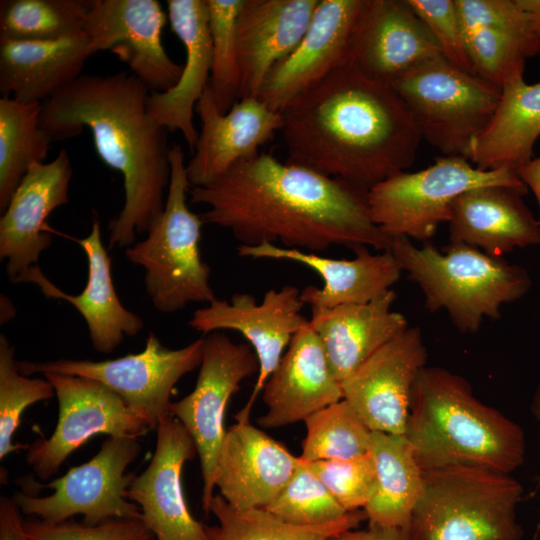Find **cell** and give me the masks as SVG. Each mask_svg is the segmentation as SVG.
I'll return each instance as SVG.
<instances>
[{
  "mask_svg": "<svg viewBox=\"0 0 540 540\" xmlns=\"http://www.w3.org/2000/svg\"><path fill=\"white\" fill-rule=\"evenodd\" d=\"M72 165L62 149L49 163L29 168L0 218V259L7 260L10 282L19 283L40 254L52 244L45 229L48 216L69 203Z\"/></svg>",
  "mask_w": 540,
  "mask_h": 540,
  "instance_id": "20",
  "label": "cell"
},
{
  "mask_svg": "<svg viewBox=\"0 0 540 540\" xmlns=\"http://www.w3.org/2000/svg\"><path fill=\"white\" fill-rule=\"evenodd\" d=\"M90 0H2L0 38L49 41L84 33Z\"/></svg>",
  "mask_w": 540,
  "mask_h": 540,
  "instance_id": "34",
  "label": "cell"
},
{
  "mask_svg": "<svg viewBox=\"0 0 540 540\" xmlns=\"http://www.w3.org/2000/svg\"><path fill=\"white\" fill-rule=\"evenodd\" d=\"M195 111L201 130L193 157L186 164L191 187L207 185L238 162L259 153V148L283 125L281 113L271 110L258 97L239 99L222 114L209 84Z\"/></svg>",
  "mask_w": 540,
  "mask_h": 540,
  "instance_id": "21",
  "label": "cell"
},
{
  "mask_svg": "<svg viewBox=\"0 0 540 540\" xmlns=\"http://www.w3.org/2000/svg\"><path fill=\"white\" fill-rule=\"evenodd\" d=\"M24 530L32 540H153L142 518H114L97 524L72 519L48 523L24 520Z\"/></svg>",
  "mask_w": 540,
  "mask_h": 540,
  "instance_id": "42",
  "label": "cell"
},
{
  "mask_svg": "<svg viewBox=\"0 0 540 540\" xmlns=\"http://www.w3.org/2000/svg\"><path fill=\"white\" fill-rule=\"evenodd\" d=\"M540 137V82L526 83L523 73L502 86L496 110L465 155L473 166L489 171L517 170L533 158Z\"/></svg>",
  "mask_w": 540,
  "mask_h": 540,
  "instance_id": "31",
  "label": "cell"
},
{
  "mask_svg": "<svg viewBox=\"0 0 540 540\" xmlns=\"http://www.w3.org/2000/svg\"><path fill=\"white\" fill-rule=\"evenodd\" d=\"M94 53L84 33L58 40L0 38V93L21 103H43L82 75Z\"/></svg>",
  "mask_w": 540,
  "mask_h": 540,
  "instance_id": "30",
  "label": "cell"
},
{
  "mask_svg": "<svg viewBox=\"0 0 540 540\" xmlns=\"http://www.w3.org/2000/svg\"><path fill=\"white\" fill-rule=\"evenodd\" d=\"M150 463L135 475L126 498L137 504L155 540H209L207 525L190 512L184 496L182 470L198 455L193 438L172 415L156 427Z\"/></svg>",
  "mask_w": 540,
  "mask_h": 540,
  "instance_id": "18",
  "label": "cell"
},
{
  "mask_svg": "<svg viewBox=\"0 0 540 540\" xmlns=\"http://www.w3.org/2000/svg\"><path fill=\"white\" fill-rule=\"evenodd\" d=\"M475 75L499 90L516 73H524L527 58L540 53V36H523L479 28L464 33Z\"/></svg>",
  "mask_w": 540,
  "mask_h": 540,
  "instance_id": "39",
  "label": "cell"
},
{
  "mask_svg": "<svg viewBox=\"0 0 540 540\" xmlns=\"http://www.w3.org/2000/svg\"><path fill=\"white\" fill-rule=\"evenodd\" d=\"M301 291L293 285L265 292L260 304L248 293H236L230 301L215 299L196 310L188 325L208 335L232 330L240 333L258 360L257 378L244 407L234 415L236 421L250 420V413L268 378L278 366L283 351L293 336L309 323L301 311Z\"/></svg>",
  "mask_w": 540,
  "mask_h": 540,
  "instance_id": "14",
  "label": "cell"
},
{
  "mask_svg": "<svg viewBox=\"0 0 540 540\" xmlns=\"http://www.w3.org/2000/svg\"><path fill=\"white\" fill-rule=\"evenodd\" d=\"M395 299L390 289L367 303L311 309L309 323L340 382L409 327L405 316L392 310Z\"/></svg>",
  "mask_w": 540,
  "mask_h": 540,
  "instance_id": "29",
  "label": "cell"
},
{
  "mask_svg": "<svg viewBox=\"0 0 540 540\" xmlns=\"http://www.w3.org/2000/svg\"><path fill=\"white\" fill-rule=\"evenodd\" d=\"M188 193L190 203L207 206L204 223L228 229L240 245L386 251L392 240L371 220L366 191L270 153L244 159Z\"/></svg>",
  "mask_w": 540,
  "mask_h": 540,
  "instance_id": "1",
  "label": "cell"
},
{
  "mask_svg": "<svg viewBox=\"0 0 540 540\" xmlns=\"http://www.w3.org/2000/svg\"><path fill=\"white\" fill-rule=\"evenodd\" d=\"M41 103L0 99V211L31 166L43 163L53 138L40 125Z\"/></svg>",
  "mask_w": 540,
  "mask_h": 540,
  "instance_id": "33",
  "label": "cell"
},
{
  "mask_svg": "<svg viewBox=\"0 0 540 540\" xmlns=\"http://www.w3.org/2000/svg\"><path fill=\"white\" fill-rule=\"evenodd\" d=\"M305 463L348 512L364 509L374 495L376 470L370 451L352 459Z\"/></svg>",
  "mask_w": 540,
  "mask_h": 540,
  "instance_id": "41",
  "label": "cell"
},
{
  "mask_svg": "<svg viewBox=\"0 0 540 540\" xmlns=\"http://www.w3.org/2000/svg\"><path fill=\"white\" fill-rule=\"evenodd\" d=\"M531 410H532L534 416L538 420H540V385L537 387V389L535 391L533 401H532V405H531Z\"/></svg>",
  "mask_w": 540,
  "mask_h": 540,
  "instance_id": "49",
  "label": "cell"
},
{
  "mask_svg": "<svg viewBox=\"0 0 540 540\" xmlns=\"http://www.w3.org/2000/svg\"><path fill=\"white\" fill-rule=\"evenodd\" d=\"M166 22L157 0H90L84 32L94 54L111 51L150 92L162 93L177 84L183 68L162 44Z\"/></svg>",
  "mask_w": 540,
  "mask_h": 540,
  "instance_id": "15",
  "label": "cell"
},
{
  "mask_svg": "<svg viewBox=\"0 0 540 540\" xmlns=\"http://www.w3.org/2000/svg\"><path fill=\"white\" fill-rule=\"evenodd\" d=\"M523 487L510 474L472 467L423 471L410 525L415 540H522Z\"/></svg>",
  "mask_w": 540,
  "mask_h": 540,
  "instance_id": "6",
  "label": "cell"
},
{
  "mask_svg": "<svg viewBox=\"0 0 540 540\" xmlns=\"http://www.w3.org/2000/svg\"><path fill=\"white\" fill-rule=\"evenodd\" d=\"M218 524L207 525L209 540H329L353 529L347 525L304 527L288 523L264 508L240 510L218 493L210 505Z\"/></svg>",
  "mask_w": 540,
  "mask_h": 540,
  "instance_id": "37",
  "label": "cell"
},
{
  "mask_svg": "<svg viewBox=\"0 0 540 540\" xmlns=\"http://www.w3.org/2000/svg\"><path fill=\"white\" fill-rule=\"evenodd\" d=\"M85 252L88 277L84 290L69 295L54 285L38 265L32 266L22 282L36 284L47 298L63 299L73 305L85 320L91 344L100 353L113 352L126 336L137 335L144 327L141 317L121 303L114 288L111 258L102 242L101 225L94 211L90 233L75 240Z\"/></svg>",
  "mask_w": 540,
  "mask_h": 540,
  "instance_id": "27",
  "label": "cell"
},
{
  "mask_svg": "<svg viewBox=\"0 0 540 540\" xmlns=\"http://www.w3.org/2000/svg\"><path fill=\"white\" fill-rule=\"evenodd\" d=\"M171 174L162 213L142 241L125 249L126 258L144 268L146 293L156 310L174 313L189 303H211L210 267L200 252L201 215L192 212L186 194L191 187L182 147L170 149Z\"/></svg>",
  "mask_w": 540,
  "mask_h": 540,
  "instance_id": "7",
  "label": "cell"
},
{
  "mask_svg": "<svg viewBox=\"0 0 540 540\" xmlns=\"http://www.w3.org/2000/svg\"><path fill=\"white\" fill-rule=\"evenodd\" d=\"M264 509L288 523L304 527L347 525L355 529L366 520L363 509L346 511L304 461L277 498Z\"/></svg>",
  "mask_w": 540,
  "mask_h": 540,
  "instance_id": "35",
  "label": "cell"
},
{
  "mask_svg": "<svg viewBox=\"0 0 540 540\" xmlns=\"http://www.w3.org/2000/svg\"><path fill=\"white\" fill-rule=\"evenodd\" d=\"M518 3L528 14L534 32L540 36V0H518Z\"/></svg>",
  "mask_w": 540,
  "mask_h": 540,
  "instance_id": "48",
  "label": "cell"
},
{
  "mask_svg": "<svg viewBox=\"0 0 540 540\" xmlns=\"http://www.w3.org/2000/svg\"><path fill=\"white\" fill-rule=\"evenodd\" d=\"M441 56L433 35L407 0H364L348 60L361 74L392 85Z\"/></svg>",
  "mask_w": 540,
  "mask_h": 540,
  "instance_id": "19",
  "label": "cell"
},
{
  "mask_svg": "<svg viewBox=\"0 0 540 540\" xmlns=\"http://www.w3.org/2000/svg\"><path fill=\"white\" fill-rule=\"evenodd\" d=\"M463 32L479 28L497 29L523 36L534 32L518 0H454Z\"/></svg>",
  "mask_w": 540,
  "mask_h": 540,
  "instance_id": "44",
  "label": "cell"
},
{
  "mask_svg": "<svg viewBox=\"0 0 540 540\" xmlns=\"http://www.w3.org/2000/svg\"><path fill=\"white\" fill-rule=\"evenodd\" d=\"M262 399L267 410L257 422L269 429L305 421L343 399L341 382L310 323L291 339L262 390Z\"/></svg>",
  "mask_w": 540,
  "mask_h": 540,
  "instance_id": "23",
  "label": "cell"
},
{
  "mask_svg": "<svg viewBox=\"0 0 540 540\" xmlns=\"http://www.w3.org/2000/svg\"><path fill=\"white\" fill-rule=\"evenodd\" d=\"M171 30L185 47L186 60L177 84L166 92H151L148 114L168 131H180L191 151L198 132L193 116L210 81L212 47L207 0H168Z\"/></svg>",
  "mask_w": 540,
  "mask_h": 540,
  "instance_id": "26",
  "label": "cell"
},
{
  "mask_svg": "<svg viewBox=\"0 0 540 540\" xmlns=\"http://www.w3.org/2000/svg\"><path fill=\"white\" fill-rule=\"evenodd\" d=\"M203 338L185 347L170 349L150 333L144 349L103 361L57 359L45 362L21 360L17 368L23 375L60 373L96 380L141 415L152 429L170 415L175 385L200 366Z\"/></svg>",
  "mask_w": 540,
  "mask_h": 540,
  "instance_id": "11",
  "label": "cell"
},
{
  "mask_svg": "<svg viewBox=\"0 0 540 540\" xmlns=\"http://www.w3.org/2000/svg\"><path fill=\"white\" fill-rule=\"evenodd\" d=\"M255 352L248 343H235L221 331L203 337L202 360L194 389L172 402L170 415L193 438L203 480L202 509L210 515L214 497V473L226 429L224 417L231 397L243 380L258 373Z\"/></svg>",
  "mask_w": 540,
  "mask_h": 540,
  "instance_id": "12",
  "label": "cell"
},
{
  "mask_svg": "<svg viewBox=\"0 0 540 540\" xmlns=\"http://www.w3.org/2000/svg\"><path fill=\"white\" fill-rule=\"evenodd\" d=\"M242 4L243 0H207L212 47L209 85L222 114H226L239 98L236 25Z\"/></svg>",
  "mask_w": 540,
  "mask_h": 540,
  "instance_id": "38",
  "label": "cell"
},
{
  "mask_svg": "<svg viewBox=\"0 0 540 540\" xmlns=\"http://www.w3.org/2000/svg\"><path fill=\"white\" fill-rule=\"evenodd\" d=\"M516 173L527 188L535 195L539 207L540 224V156L532 158L529 162L519 167Z\"/></svg>",
  "mask_w": 540,
  "mask_h": 540,
  "instance_id": "47",
  "label": "cell"
},
{
  "mask_svg": "<svg viewBox=\"0 0 540 540\" xmlns=\"http://www.w3.org/2000/svg\"><path fill=\"white\" fill-rule=\"evenodd\" d=\"M236 251L240 257L288 260L315 271L323 286L309 285L300 294L311 309L367 303L390 290L403 271L389 250L371 253L367 247L356 249L353 259H333L270 243L239 245Z\"/></svg>",
  "mask_w": 540,
  "mask_h": 540,
  "instance_id": "24",
  "label": "cell"
},
{
  "mask_svg": "<svg viewBox=\"0 0 540 540\" xmlns=\"http://www.w3.org/2000/svg\"><path fill=\"white\" fill-rule=\"evenodd\" d=\"M301 460H345L370 451L372 431L353 407L341 399L314 413L305 421Z\"/></svg>",
  "mask_w": 540,
  "mask_h": 540,
  "instance_id": "36",
  "label": "cell"
},
{
  "mask_svg": "<svg viewBox=\"0 0 540 540\" xmlns=\"http://www.w3.org/2000/svg\"><path fill=\"white\" fill-rule=\"evenodd\" d=\"M151 92L132 73L82 74L42 103L53 140L91 131L99 158L121 173L124 204L109 224V248H127L162 213L171 174L168 130L151 118Z\"/></svg>",
  "mask_w": 540,
  "mask_h": 540,
  "instance_id": "3",
  "label": "cell"
},
{
  "mask_svg": "<svg viewBox=\"0 0 540 540\" xmlns=\"http://www.w3.org/2000/svg\"><path fill=\"white\" fill-rule=\"evenodd\" d=\"M376 489L363 509L369 526L408 528L423 492V470L404 435L372 432Z\"/></svg>",
  "mask_w": 540,
  "mask_h": 540,
  "instance_id": "32",
  "label": "cell"
},
{
  "mask_svg": "<svg viewBox=\"0 0 540 540\" xmlns=\"http://www.w3.org/2000/svg\"><path fill=\"white\" fill-rule=\"evenodd\" d=\"M526 189L483 186L462 193L448 221L451 243L503 257L515 248L540 244V224L522 196Z\"/></svg>",
  "mask_w": 540,
  "mask_h": 540,
  "instance_id": "28",
  "label": "cell"
},
{
  "mask_svg": "<svg viewBox=\"0 0 540 540\" xmlns=\"http://www.w3.org/2000/svg\"><path fill=\"white\" fill-rule=\"evenodd\" d=\"M142 450L138 438L109 437L89 461L72 467L63 476L40 484L27 480L47 496L17 491L12 499L24 515L48 523H60L81 515L83 522L97 524L114 518H142L139 506L126 498L135 474L127 472Z\"/></svg>",
  "mask_w": 540,
  "mask_h": 540,
  "instance_id": "10",
  "label": "cell"
},
{
  "mask_svg": "<svg viewBox=\"0 0 540 540\" xmlns=\"http://www.w3.org/2000/svg\"><path fill=\"white\" fill-rule=\"evenodd\" d=\"M154 540V539H153Z\"/></svg>",
  "mask_w": 540,
  "mask_h": 540,
  "instance_id": "50",
  "label": "cell"
},
{
  "mask_svg": "<svg viewBox=\"0 0 540 540\" xmlns=\"http://www.w3.org/2000/svg\"><path fill=\"white\" fill-rule=\"evenodd\" d=\"M22 515L12 497L0 496V540H32L24 530Z\"/></svg>",
  "mask_w": 540,
  "mask_h": 540,
  "instance_id": "45",
  "label": "cell"
},
{
  "mask_svg": "<svg viewBox=\"0 0 540 540\" xmlns=\"http://www.w3.org/2000/svg\"><path fill=\"white\" fill-rule=\"evenodd\" d=\"M319 0H243L236 33L239 99L258 97L272 68L298 45Z\"/></svg>",
  "mask_w": 540,
  "mask_h": 540,
  "instance_id": "25",
  "label": "cell"
},
{
  "mask_svg": "<svg viewBox=\"0 0 540 540\" xmlns=\"http://www.w3.org/2000/svg\"><path fill=\"white\" fill-rule=\"evenodd\" d=\"M364 0H319L295 49L267 75L258 98L281 113L348 63Z\"/></svg>",
  "mask_w": 540,
  "mask_h": 540,
  "instance_id": "17",
  "label": "cell"
},
{
  "mask_svg": "<svg viewBox=\"0 0 540 540\" xmlns=\"http://www.w3.org/2000/svg\"><path fill=\"white\" fill-rule=\"evenodd\" d=\"M58 401V420L48 438L27 444L26 463L41 480L55 475L65 460L97 434L139 438L149 423L111 389L86 377L45 373Z\"/></svg>",
  "mask_w": 540,
  "mask_h": 540,
  "instance_id": "13",
  "label": "cell"
},
{
  "mask_svg": "<svg viewBox=\"0 0 540 540\" xmlns=\"http://www.w3.org/2000/svg\"><path fill=\"white\" fill-rule=\"evenodd\" d=\"M404 436L423 471L472 467L510 474L525 457L522 428L442 367L425 366L418 374Z\"/></svg>",
  "mask_w": 540,
  "mask_h": 540,
  "instance_id": "4",
  "label": "cell"
},
{
  "mask_svg": "<svg viewBox=\"0 0 540 540\" xmlns=\"http://www.w3.org/2000/svg\"><path fill=\"white\" fill-rule=\"evenodd\" d=\"M388 250L422 290L425 307L445 310L462 333L476 332L485 318H499L501 307L520 299L531 286L524 268L466 244L451 243L440 252L430 244L417 247L397 237Z\"/></svg>",
  "mask_w": 540,
  "mask_h": 540,
  "instance_id": "5",
  "label": "cell"
},
{
  "mask_svg": "<svg viewBox=\"0 0 540 540\" xmlns=\"http://www.w3.org/2000/svg\"><path fill=\"white\" fill-rule=\"evenodd\" d=\"M302 460L250 420L226 429L214 486L236 509L266 508L291 480Z\"/></svg>",
  "mask_w": 540,
  "mask_h": 540,
  "instance_id": "22",
  "label": "cell"
},
{
  "mask_svg": "<svg viewBox=\"0 0 540 540\" xmlns=\"http://www.w3.org/2000/svg\"><path fill=\"white\" fill-rule=\"evenodd\" d=\"M15 349L6 336L0 335V459H5L27 444L14 443L21 417L30 405L56 396L54 387L44 377L31 378L17 368Z\"/></svg>",
  "mask_w": 540,
  "mask_h": 540,
  "instance_id": "40",
  "label": "cell"
},
{
  "mask_svg": "<svg viewBox=\"0 0 540 540\" xmlns=\"http://www.w3.org/2000/svg\"><path fill=\"white\" fill-rule=\"evenodd\" d=\"M329 540H415L408 528L369 526L366 529H350Z\"/></svg>",
  "mask_w": 540,
  "mask_h": 540,
  "instance_id": "46",
  "label": "cell"
},
{
  "mask_svg": "<svg viewBox=\"0 0 540 540\" xmlns=\"http://www.w3.org/2000/svg\"><path fill=\"white\" fill-rule=\"evenodd\" d=\"M281 115L287 162L366 192L411 167L422 141L393 87L349 63Z\"/></svg>",
  "mask_w": 540,
  "mask_h": 540,
  "instance_id": "2",
  "label": "cell"
},
{
  "mask_svg": "<svg viewBox=\"0 0 540 540\" xmlns=\"http://www.w3.org/2000/svg\"><path fill=\"white\" fill-rule=\"evenodd\" d=\"M426 362L421 329L408 327L341 381L343 399L372 432L404 435L412 389Z\"/></svg>",
  "mask_w": 540,
  "mask_h": 540,
  "instance_id": "16",
  "label": "cell"
},
{
  "mask_svg": "<svg viewBox=\"0 0 540 540\" xmlns=\"http://www.w3.org/2000/svg\"><path fill=\"white\" fill-rule=\"evenodd\" d=\"M450 63L475 74L454 0H407Z\"/></svg>",
  "mask_w": 540,
  "mask_h": 540,
  "instance_id": "43",
  "label": "cell"
},
{
  "mask_svg": "<svg viewBox=\"0 0 540 540\" xmlns=\"http://www.w3.org/2000/svg\"><path fill=\"white\" fill-rule=\"evenodd\" d=\"M528 189L515 170L484 171L462 156H443L425 169L397 173L367 192L373 223L389 238H432L448 223L453 203L464 192L483 186Z\"/></svg>",
  "mask_w": 540,
  "mask_h": 540,
  "instance_id": "8",
  "label": "cell"
},
{
  "mask_svg": "<svg viewBox=\"0 0 540 540\" xmlns=\"http://www.w3.org/2000/svg\"><path fill=\"white\" fill-rule=\"evenodd\" d=\"M393 89L408 108L422 140L443 156L465 158L491 120L501 90L443 56L397 79Z\"/></svg>",
  "mask_w": 540,
  "mask_h": 540,
  "instance_id": "9",
  "label": "cell"
}]
</instances>
